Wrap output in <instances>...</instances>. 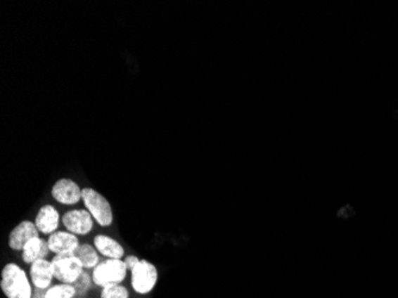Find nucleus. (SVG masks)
Instances as JSON below:
<instances>
[{"label": "nucleus", "instance_id": "2eb2a0df", "mask_svg": "<svg viewBox=\"0 0 398 298\" xmlns=\"http://www.w3.org/2000/svg\"><path fill=\"white\" fill-rule=\"evenodd\" d=\"M77 296V290L72 284H58L51 287L46 292L44 298H73Z\"/></svg>", "mask_w": 398, "mask_h": 298}, {"label": "nucleus", "instance_id": "39448f33", "mask_svg": "<svg viewBox=\"0 0 398 298\" xmlns=\"http://www.w3.org/2000/svg\"><path fill=\"white\" fill-rule=\"evenodd\" d=\"M158 278V268L148 260H140L131 270V287L136 294H147L152 292Z\"/></svg>", "mask_w": 398, "mask_h": 298}, {"label": "nucleus", "instance_id": "ddd939ff", "mask_svg": "<svg viewBox=\"0 0 398 298\" xmlns=\"http://www.w3.org/2000/svg\"><path fill=\"white\" fill-rule=\"evenodd\" d=\"M49 253L51 250L48 246V241L39 236L27 242V246L22 251V259L24 263L32 265L39 260L47 259Z\"/></svg>", "mask_w": 398, "mask_h": 298}, {"label": "nucleus", "instance_id": "6e6552de", "mask_svg": "<svg viewBox=\"0 0 398 298\" xmlns=\"http://www.w3.org/2000/svg\"><path fill=\"white\" fill-rule=\"evenodd\" d=\"M39 231L36 227L35 222L32 221H22L20 224L12 229L8 235V247L13 251H23L29 241L39 238Z\"/></svg>", "mask_w": 398, "mask_h": 298}, {"label": "nucleus", "instance_id": "dca6fc26", "mask_svg": "<svg viewBox=\"0 0 398 298\" xmlns=\"http://www.w3.org/2000/svg\"><path fill=\"white\" fill-rule=\"evenodd\" d=\"M101 298H129V291L121 284H115L109 287H102Z\"/></svg>", "mask_w": 398, "mask_h": 298}, {"label": "nucleus", "instance_id": "7ed1b4c3", "mask_svg": "<svg viewBox=\"0 0 398 298\" xmlns=\"http://www.w3.org/2000/svg\"><path fill=\"white\" fill-rule=\"evenodd\" d=\"M127 265L124 260L106 259L94 267L92 279L97 287H105L121 284L127 277Z\"/></svg>", "mask_w": 398, "mask_h": 298}, {"label": "nucleus", "instance_id": "20e7f679", "mask_svg": "<svg viewBox=\"0 0 398 298\" xmlns=\"http://www.w3.org/2000/svg\"><path fill=\"white\" fill-rule=\"evenodd\" d=\"M54 270V278L63 284H75L84 272V265L75 253L54 255L51 260Z\"/></svg>", "mask_w": 398, "mask_h": 298}, {"label": "nucleus", "instance_id": "a211bd4d", "mask_svg": "<svg viewBox=\"0 0 398 298\" xmlns=\"http://www.w3.org/2000/svg\"><path fill=\"white\" fill-rule=\"evenodd\" d=\"M140 261V259L135 257V255H128L124 259L125 265H127V268L128 271L133 270L134 267L136 266L137 263Z\"/></svg>", "mask_w": 398, "mask_h": 298}, {"label": "nucleus", "instance_id": "f03ea898", "mask_svg": "<svg viewBox=\"0 0 398 298\" xmlns=\"http://www.w3.org/2000/svg\"><path fill=\"white\" fill-rule=\"evenodd\" d=\"M82 202L94 220L101 227H110L113 222V212L109 200L92 188H82Z\"/></svg>", "mask_w": 398, "mask_h": 298}, {"label": "nucleus", "instance_id": "0eeeda50", "mask_svg": "<svg viewBox=\"0 0 398 298\" xmlns=\"http://www.w3.org/2000/svg\"><path fill=\"white\" fill-rule=\"evenodd\" d=\"M61 221L67 232L75 235H87L94 229V217L87 210H70L63 216Z\"/></svg>", "mask_w": 398, "mask_h": 298}, {"label": "nucleus", "instance_id": "423d86ee", "mask_svg": "<svg viewBox=\"0 0 398 298\" xmlns=\"http://www.w3.org/2000/svg\"><path fill=\"white\" fill-rule=\"evenodd\" d=\"M51 197L63 205H78L82 200V188L68 178H61L51 188Z\"/></svg>", "mask_w": 398, "mask_h": 298}, {"label": "nucleus", "instance_id": "4468645a", "mask_svg": "<svg viewBox=\"0 0 398 298\" xmlns=\"http://www.w3.org/2000/svg\"><path fill=\"white\" fill-rule=\"evenodd\" d=\"M75 255L82 261L84 268H94L101 263L97 250L89 243L79 245V247L75 251Z\"/></svg>", "mask_w": 398, "mask_h": 298}, {"label": "nucleus", "instance_id": "9b49d317", "mask_svg": "<svg viewBox=\"0 0 398 298\" xmlns=\"http://www.w3.org/2000/svg\"><path fill=\"white\" fill-rule=\"evenodd\" d=\"M35 224L39 233L44 235H51L59 227V212L53 205H44L36 215Z\"/></svg>", "mask_w": 398, "mask_h": 298}, {"label": "nucleus", "instance_id": "f3484780", "mask_svg": "<svg viewBox=\"0 0 398 298\" xmlns=\"http://www.w3.org/2000/svg\"><path fill=\"white\" fill-rule=\"evenodd\" d=\"M92 284H94L92 276L89 275L87 272L84 271L82 275L79 277L78 280L73 284V287H75L78 296H84V294H86L91 290Z\"/></svg>", "mask_w": 398, "mask_h": 298}, {"label": "nucleus", "instance_id": "f8f14e48", "mask_svg": "<svg viewBox=\"0 0 398 298\" xmlns=\"http://www.w3.org/2000/svg\"><path fill=\"white\" fill-rule=\"evenodd\" d=\"M94 245L99 254L108 259H122L124 257V248L121 243L108 235H97L94 238Z\"/></svg>", "mask_w": 398, "mask_h": 298}, {"label": "nucleus", "instance_id": "1a4fd4ad", "mask_svg": "<svg viewBox=\"0 0 398 298\" xmlns=\"http://www.w3.org/2000/svg\"><path fill=\"white\" fill-rule=\"evenodd\" d=\"M54 279L53 264L49 260L44 259L35 261L30 265V280L37 289L48 290Z\"/></svg>", "mask_w": 398, "mask_h": 298}, {"label": "nucleus", "instance_id": "6ab92c4d", "mask_svg": "<svg viewBox=\"0 0 398 298\" xmlns=\"http://www.w3.org/2000/svg\"><path fill=\"white\" fill-rule=\"evenodd\" d=\"M46 292H47V290H44V289H37V287H35L34 292H32V298H44Z\"/></svg>", "mask_w": 398, "mask_h": 298}, {"label": "nucleus", "instance_id": "9d476101", "mask_svg": "<svg viewBox=\"0 0 398 298\" xmlns=\"http://www.w3.org/2000/svg\"><path fill=\"white\" fill-rule=\"evenodd\" d=\"M49 250L55 255L65 253H75L79 247L78 236L70 232H55L48 238Z\"/></svg>", "mask_w": 398, "mask_h": 298}, {"label": "nucleus", "instance_id": "f257e3e1", "mask_svg": "<svg viewBox=\"0 0 398 298\" xmlns=\"http://www.w3.org/2000/svg\"><path fill=\"white\" fill-rule=\"evenodd\" d=\"M32 284L25 271L17 264H6L1 271L0 287L6 298H32Z\"/></svg>", "mask_w": 398, "mask_h": 298}]
</instances>
